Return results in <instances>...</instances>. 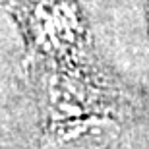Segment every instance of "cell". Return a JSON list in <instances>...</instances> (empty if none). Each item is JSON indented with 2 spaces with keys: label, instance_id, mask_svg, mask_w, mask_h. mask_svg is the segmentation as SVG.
I'll return each instance as SVG.
<instances>
[{
  "label": "cell",
  "instance_id": "7a4b0ae2",
  "mask_svg": "<svg viewBox=\"0 0 149 149\" xmlns=\"http://www.w3.org/2000/svg\"><path fill=\"white\" fill-rule=\"evenodd\" d=\"M147 27H149V0H147Z\"/></svg>",
  "mask_w": 149,
  "mask_h": 149
},
{
  "label": "cell",
  "instance_id": "6da1fadb",
  "mask_svg": "<svg viewBox=\"0 0 149 149\" xmlns=\"http://www.w3.org/2000/svg\"><path fill=\"white\" fill-rule=\"evenodd\" d=\"M25 50V66L99 62L87 16L77 0H4Z\"/></svg>",
  "mask_w": 149,
  "mask_h": 149
}]
</instances>
